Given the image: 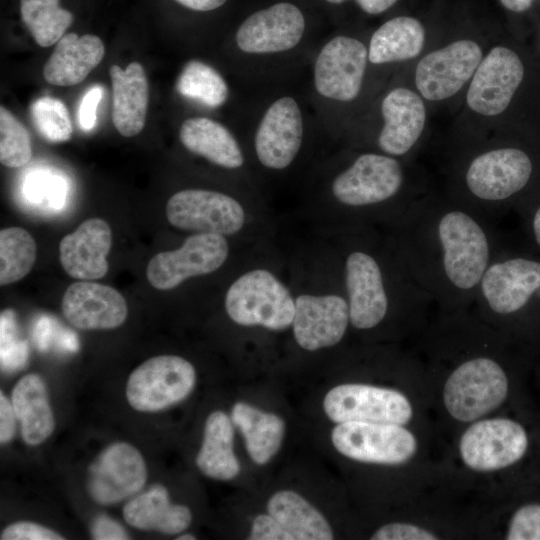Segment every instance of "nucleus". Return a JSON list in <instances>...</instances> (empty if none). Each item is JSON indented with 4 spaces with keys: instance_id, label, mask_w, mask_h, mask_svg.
<instances>
[{
    "instance_id": "f257e3e1",
    "label": "nucleus",
    "mask_w": 540,
    "mask_h": 540,
    "mask_svg": "<svg viewBox=\"0 0 540 540\" xmlns=\"http://www.w3.org/2000/svg\"><path fill=\"white\" fill-rule=\"evenodd\" d=\"M394 247L445 312L472 306L500 248L492 221L452 199L422 195L394 219Z\"/></svg>"
},
{
    "instance_id": "f03ea898",
    "label": "nucleus",
    "mask_w": 540,
    "mask_h": 540,
    "mask_svg": "<svg viewBox=\"0 0 540 540\" xmlns=\"http://www.w3.org/2000/svg\"><path fill=\"white\" fill-rule=\"evenodd\" d=\"M345 288L350 323L358 330H371L379 326L394 305L404 313L418 317L433 303L396 249L387 259L364 248L348 252L345 259Z\"/></svg>"
},
{
    "instance_id": "7ed1b4c3",
    "label": "nucleus",
    "mask_w": 540,
    "mask_h": 540,
    "mask_svg": "<svg viewBox=\"0 0 540 540\" xmlns=\"http://www.w3.org/2000/svg\"><path fill=\"white\" fill-rule=\"evenodd\" d=\"M533 163L516 147H494L474 155L452 199L493 221L530 182Z\"/></svg>"
},
{
    "instance_id": "20e7f679",
    "label": "nucleus",
    "mask_w": 540,
    "mask_h": 540,
    "mask_svg": "<svg viewBox=\"0 0 540 540\" xmlns=\"http://www.w3.org/2000/svg\"><path fill=\"white\" fill-rule=\"evenodd\" d=\"M540 299V260L500 248L485 270L474 302L493 321L507 320Z\"/></svg>"
},
{
    "instance_id": "39448f33",
    "label": "nucleus",
    "mask_w": 540,
    "mask_h": 540,
    "mask_svg": "<svg viewBox=\"0 0 540 540\" xmlns=\"http://www.w3.org/2000/svg\"><path fill=\"white\" fill-rule=\"evenodd\" d=\"M406 175L401 162L377 153L359 155L332 183L338 202L350 208H370L396 201L408 207L419 197L405 194Z\"/></svg>"
},
{
    "instance_id": "423d86ee",
    "label": "nucleus",
    "mask_w": 540,
    "mask_h": 540,
    "mask_svg": "<svg viewBox=\"0 0 540 540\" xmlns=\"http://www.w3.org/2000/svg\"><path fill=\"white\" fill-rule=\"evenodd\" d=\"M508 394V378L493 357L476 355L462 361L449 375L443 393L449 414L471 422L499 407Z\"/></svg>"
},
{
    "instance_id": "0eeeda50",
    "label": "nucleus",
    "mask_w": 540,
    "mask_h": 540,
    "mask_svg": "<svg viewBox=\"0 0 540 540\" xmlns=\"http://www.w3.org/2000/svg\"><path fill=\"white\" fill-rule=\"evenodd\" d=\"M225 308L239 325L283 330L293 322L295 301L272 273L256 269L243 274L229 287Z\"/></svg>"
},
{
    "instance_id": "6e6552de",
    "label": "nucleus",
    "mask_w": 540,
    "mask_h": 540,
    "mask_svg": "<svg viewBox=\"0 0 540 540\" xmlns=\"http://www.w3.org/2000/svg\"><path fill=\"white\" fill-rule=\"evenodd\" d=\"M196 384L194 366L175 355L147 359L130 374L125 394L139 412H158L189 396Z\"/></svg>"
},
{
    "instance_id": "1a4fd4ad",
    "label": "nucleus",
    "mask_w": 540,
    "mask_h": 540,
    "mask_svg": "<svg viewBox=\"0 0 540 540\" xmlns=\"http://www.w3.org/2000/svg\"><path fill=\"white\" fill-rule=\"evenodd\" d=\"M335 449L365 463L398 465L417 450L415 436L402 425L349 421L338 423L331 433Z\"/></svg>"
},
{
    "instance_id": "9d476101",
    "label": "nucleus",
    "mask_w": 540,
    "mask_h": 540,
    "mask_svg": "<svg viewBox=\"0 0 540 540\" xmlns=\"http://www.w3.org/2000/svg\"><path fill=\"white\" fill-rule=\"evenodd\" d=\"M323 406L335 423L362 421L404 425L413 415L411 403L401 392L366 384H341L332 388Z\"/></svg>"
},
{
    "instance_id": "9b49d317",
    "label": "nucleus",
    "mask_w": 540,
    "mask_h": 540,
    "mask_svg": "<svg viewBox=\"0 0 540 540\" xmlns=\"http://www.w3.org/2000/svg\"><path fill=\"white\" fill-rule=\"evenodd\" d=\"M228 252L223 235L196 233L180 248L154 255L147 265V280L158 290L173 289L188 278L216 271Z\"/></svg>"
},
{
    "instance_id": "f8f14e48",
    "label": "nucleus",
    "mask_w": 540,
    "mask_h": 540,
    "mask_svg": "<svg viewBox=\"0 0 540 540\" xmlns=\"http://www.w3.org/2000/svg\"><path fill=\"white\" fill-rule=\"evenodd\" d=\"M166 216L176 228L220 235L238 232L245 222V212L234 198L202 189L172 195L166 204Z\"/></svg>"
},
{
    "instance_id": "ddd939ff",
    "label": "nucleus",
    "mask_w": 540,
    "mask_h": 540,
    "mask_svg": "<svg viewBox=\"0 0 540 540\" xmlns=\"http://www.w3.org/2000/svg\"><path fill=\"white\" fill-rule=\"evenodd\" d=\"M528 447L525 429L506 418L486 419L472 424L460 440L463 462L476 471H493L519 461Z\"/></svg>"
},
{
    "instance_id": "4468645a",
    "label": "nucleus",
    "mask_w": 540,
    "mask_h": 540,
    "mask_svg": "<svg viewBox=\"0 0 540 540\" xmlns=\"http://www.w3.org/2000/svg\"><path fill=\"white\" fill-rule=\"evenodd\" d=\"M147 466L140 451L127 442L107 446L90 465L87 489L101 505H112L136 495L147 480Z\"/></svg>"
},
{
    "instance_id": "2eb2a0df",
    "label": "nucleus",
    "mask_w": 540,
    "mask_h": 540,
    "mask_svg": "<svg viewBox=\"0 0 540 540\" xmlns=\"http://www.w3.org/2000/svg\"><path fill=\"white\" fill-rule=\"evenodd\" d=\"M481 60L482 50L476 42L455 41L419 61L415 72L416 87L427 100L449 98L474 75Z\"/></svg>"
},
{
    "instance_id": "dca6fc26",
    "label": "nucleus",
    "mask_w": 540,
    "mask_h": 540,
    "mask_svg": "<svg viewBox=\"0 0 540 540\" xmlns=\"http://www.w3.org/2000/svg\"><path fill=\"white\" fill-rule=\"evenodd\" d=\"M523 77L524 66L519 56L507 47H493L472 76L466 96L469 108L484 116L502 113Z\"/></svg>"
},
{
    "instance_id": "f3484780",
    "label": "nucleus",
    "mask_w": 540,
    "mask_h": 540,
    "mask_svg": "<svg viewBox=\"0 0 540 540\" xmlns=\"http://www.w3.org/2000/svg\"><path fill=\"white\" fill-rule=\"evenodd\" d=\"M368 52L359 40L337 36L319 52L314 66L318 93L337 101H351L359 94L366 70Z\"/></svg>"
},
{
    "instance_id": "a211bd4d",
    "label": "nucleus",
    "mask_w": 540,
    "mask_h": 540,
    "mask_svg": "<svg viewBox=\"0 0 540 540\" xmlns=\"http://www.w3.org/2000/svg\"><path fill=\"white\" fill-rule=\"evenodd\" d=\"M304 29L305 19L297 6L277 3L246 18L236 32V43L250 54L283 52L299 43Z\"/></svg>"
},
{
    "instance_id": "6ab92c4d",
    "label": "nucleus",
    "mask_w": 540,
    "mask_h": 540,
    "mask_svg": "<svg viewBox=\"0 0 540 540\" xmlns=\"http://www.w3.org/2000/svg\"><path fill=\"white\" fill-rule=\"evenodd\" d=\"M350 322L347 299L340 295H300L295 299L293 331L297 343L314 351L339 343Z\"/></svg>"
},
{
    "instance_id": "aec40b11",
    "label": "nucleus",
    "mask_w": 540,
    "mask_h": 540,
    "mask_svg": "<svg viewBox=\"0 0 540 540\" xmlns=\"http://www.w3.org/2000/svg\"><path fill=\"white\" fill-rule=\"evenodd\" d=\"M303 137L300 108L292 97L274 101L266 110L255 135V150L261 164L286 168L296 157Z\"/></svg>"
},
{
    "instance_id": "412c9836",
    "label": "nucleus",
    "mask_w": 540,
    "mask_h": 540,
    "mask_svg": "<svg viewBox=\"0 0 540 540\" xmlns=\"http://www.w3.org/2000/svg\"><path fill=\"white\" fill-rule=\"evenodd\" d=\"M66 320L81 330H111L128 315L126 300L111 286L81 280L67 287L61 302Z\"/></svg>"
},
{
    "instance_id": "4be33fe9",
    "label": "nucleus",
    "mask_w": 540,
    "mask_h": 540,
    "mask_svg": "<svg viewBox=\"0 0 540 540\" xmlns=\"http://www.w3.org/2000/svg\"><path fill=\"white\" fill-rule=\"evenodd\" d=\"M112 245L109 224L100 218L83 221L59 244V259L65 272L79 280H96L108 271L107 255Z\"/></svg>"
},
{
    "instance_id": "5701e85b",
    "label": "nucleus",
    "mask_w": 540,
    "mask_h": 540,
    "mask_svg": "<svg viewBox=\"0 0 540 540\" xmlns=\"http://www.w3.org/2000/svg\"><path fill=\"white\" fill-rule=\"evenodd\" d=\"M384 126L378 136L380 149L390 156L407 154L419 140L426 120L425 106L414 91L398 87L382 100Z\"/></svg>"
},
{
    "instance_id": "b1692460",
    "label": "nucleus",
    "mask_w": 540,
    "mask_h": 540,
    "mask_svg": "<svg viewBox=\"0 0 540 540\" xmlns=\"http://www.w3.org/2000/svg\"><path fill=\"white\" fill-rule=\"evenodd\" d=\"M113 90L112 120L118 132L125 137L139 134L145 125L148 107V81L143 66L131 62L126 69L110 67Z\"/></svg>"
},
{
    "instance_id": "393cba45",
    "label": "nucleus",
    "mask_w": 540,
    "mask_h": 540,
    "mask_svg": "<svg viewBox=\"0 0 540 540\" xmlns=\"http://www.w3.org/2000/svg\"><path fill=\"white\" fill-rule=\"evenodd\" d=\"M104 54V44L96 35L79 37L73 32L63 35L44 65V78L56 86L79 84L101 62Z\"/></svg>"
},
{
    "instance_id": "a878e982",
    "label": "nucleus",
    "mask_w": 540,
    "mask_h": 540,
    "mask_svg": "<svg viewBox=\"0 0 540 540\" xmlns=\"http://www.w3.org/2000/svg\"><path fill=\"white\" fill-rule=\"evenodd\" d=\"M125 522L140 530L158 531L168 535L179 534L192 521L190 509L173 504L167 489L153 485L147 491L134 495L123 507Z\"/></svg>"
},
{
    "instance_id": "bb28decb",
    "label": "nucleus",
    "mask_w": 540,
    "mask_h": 540,
    "mask_svg": "<svg viewBox=\"0 0 540 540\" xmlns=\"http://www.w3.org/2000/svg\"><path fill=\"white\" fill-rule=\"evenodd\" d=\"M11 403L26 444L40 445L52 435L55 418L46 384L40 375L30 373L20 378L12 390Z\"/></svg>"
},
{
    "instance_id": "cd10ccee",
    "label": "nucleus",
    "mask_w": 540,
    "mask_h": 540,
    "mask_svg": "<svg viewBox=\"0 0 540 540\" xmlns=\"http://www.w3.org/2000/svg\"><path fill=\"white\" fill-rule=\"evenodd\" d=\"M182 145L190 152L229 169L244 163L241 148L232 133L221 123L206 117L186 119L179 130Z\"/></svg>"
},
{
    "instance_id": "c85d7f7f",
    "label": "nucleus",
    "mask_w": 540,
    "mask_h": 540,
    "mask_svg": "<svg viewBox=\"0 0 540 540\" xmlns=\"http://www.w3.org/2000/svg\"><path fill=\"white\" fill-rule=\"evenodd\" d=\"M233 421L222 411L212 412L206 419L203 441L196 456L198 469L216 480H231L240 472L233 450Z\"/></svg>"
},
{
    "instance_id": "c756f323",
    "label": "nucleus",
    "mask_w": 540,
    "mask_h": 540,
    "mask_svg": "<svg viewBox=\"0 0 540 540\" xmlns=\"http://www.w3.org/2000/svg\"><path fill=\"white\" fill-rule=\"evenodd\" d=\"M231 419L241 431L247 452L256 464H266L278 452L285 434V423L278 415L237 402Z\"/></svg>"
},
{
    "instance_id": "7c9ffc66",
    "label": "nucleus",
    "mask_w": 540,
    "mask_h": 540,
    "mask_svg": "<svg viewBox=\"0 0 540 540\" xmlns=\"http://www.w3.org/2000/svg\"><path fill=\"white\" fill-rule=\"evenodd\" d=\"M425 30L416 18L400 16L388 20L372 35L368 60L373 64L405 61L423 49Z\"/></svg>"
},
{
    "instance_id": "2f4dec72",
    "label": "nucleus",
    "mask_w": 540,
    "mask_h": 540,
    "mask_svg": "<svg viewBox=\"0 0 540 540\" xmlns=\"http://www.w3.org/2000/svg\"><path fill=\"white\" fill-rule=\"evenodd\" d=\"M267 510L294 540H331L332 529L324 516L296 492L282 490L268 501Z\"/></svg>"
},
{
    "instance_id": "473e14b6",
    "label": "nucleus",
    "mask_w": 540,
    "mask_h": 540,
    "mask_svg": "<svg viewBox=\"0 0 540 540\" xmlns=\"http://www.w3.org/2000/svg\"><path fill=\"white\" fill-rule=\"evenodd\" d=\"M59 3L60 0H20L22 20L41 47L58 42L73 22L72 13Z\"/></svg>"
},
{
    "instance_id": "72a5a7b5",
    "label": "nucleus",
    "mask_w": 540,
    "mask_h": 540,
    "mask_svg": "<svg viewBox=\"0 0 540 540\" xmlns=\"http://www.w3.org/2000/svg\"><path fill=\"white\" fill-rule=\"evenodd\" d=\"M36 260V243L32 235L20 227L0 231V284L8 285L24 278Z\"/></svg>"
},
{
    "instance_id": "f704fd0d",
    "label": "nucleus",
    "mask_w": 540,
    "mask_h": 540,
    "mask_svg": "<svg viewBox=\"0 0 540 540\" xmlns=\"http://www.w3.org/2000/svg\"><path fill=\"white\" fill-rule=\"evenodd\" d=\"M177 90L210 108L221 106L228 97V86L223 77L213 67L197 60L185 65L177 81Z\"/></svg>"
},
{
    "instance_id": "c9c22d12",
    "label": "nucleus",
    "mask_w": 540,
    "mask_h": 540,
    "mask_svg": "<svg viewBox=\"0 0 540 540\" xmlns=\"http://www.w3.org/2000/svg\"><path fill=\"white\" fill-rule=\"evenodd\" d=\"M30 116L37 132L51 143L66 142L73 127L65 104L54 97L36 99L30 106Z\"/></svg>"
},
{
    "instance_id": "e433bc0d",
    "label": "nucleus",
    "mask_w": 540,
    "mask_h": 540,
    "mask_svg": "<svg viewBox=\"0 0 540 540\" xmlns=\"http://www.w3.org/2000/svg\"><path fill=\"white\" fill-rule=\"evenodd\" d=\"M32 156L30 136L26 128L4 106L0 107V162L19 168Z\"/></svg>"
},
{
    "instance_id": "4c0bfd02",
    "label": "nucleus",
    "mask_w": 540,
    "mask_h": 540,
    "mask_svg": "<svg viewBox=\"0 0 540 540\" xmlns=\"http://www.w3.org/2000/svg\"><path fill=\"white\" fill-rule=\"evenodd\" d=\"M25 193L30 201L40 207L59 209L65 201L66 184L57 175L33 173L29 180L27 178Z\"/></svg>"
},
{
    "instance_id": "58836bf2",
    "label": "nucleus",
    "mask_w": 540,
    "mask_h": 540,
    "mask_svg": "<svg viewBox=\"0 0 540 540\" xmlns=\"http://www.w3.org/2000/svg\"><path fill=\"white\" fill-rule=\"evenodd\" d=\"M508 540H540V504H527L513 515Z\"/></svg>"
},
{
    "instance_id": "ea45409f",
    "label": "nucleus",
    "mask_w": 540,
    "mask_h": 540,
    "mask_svg": "<svg viewBox=\"0 0 540 540\" xmlns=\"http://www.w3.org/2000/svg\"><path fill=\"white\" fill-rule=\"evenodd\" d=\"M1 540H63L56 531L30 521L14 522L3 529Z\"/></svg>"
},
{
    "instance_id": "a19ab883",
    "label": "nucleus",
    "mask_w": 540,
    "mask_h": 540,
    "mask_svg": "<svg viewBox=\"0 0 540 540\" xmlns=\"http://www.w3.org/2000/svg\"><path fill=\"white\" fill-rule=\"evenodd\" d=\"M372 540H435L437 537L419 526L408 523H390L380 527Z\"/></svg>"
},
{
    "instance_id": "79ce46f5",
    "label": "nucleus",
    "mask_w": 540,
    "mask_h": 540,
    "mask_svg": "<svg viewBox=\"0 0 540 540\" xmlns=\"http://www.w3.org/2000/svg\"><path fill=\"white\" fill-rule=\"evenodd\" d=\"M250 540H294V537L270 514L258 515L252 524Z\"/></svg>"
},
{
    "instance_id": "37998d69",
    "label": "nucleus",
    "mask_w": 540,
    "mask_h": 540,
    "mask_svg": "<svg viewBox=\"0 0 540 540\" xmlns=\"http://www.w3.org/2000/svg\"><path fill=\"white\" fill-rule=\"evenodd\" d=\"M102 94L103 88L100 85H94L83 96L78 111L79 126L82 130L90 131L94 128L97 119V107Z\"/></svg>"
},
{
    "instance_id": "c03bdc74",
    "label": "nucleus",
    "mask_w": 540,
    "mask_h": 540,
    "mask_svg": "<svg viewBox=\"0 0 540 540\" xmlns=\"http://www.w3.org/2000/svg\"><path fill=\"white\" fill-rule=\"evenodd\" d=\"M91 535L96 540H124L130 538L122 525L106 515H99L93 520Z\"/></svg>"
},
{
    "instance_id": "a18cd8bd",
    "label": "nucleus",
    "mask_w": 540,
    "mask_h": 540,
    "mask_svg": "<svg viewBox=\"0 0 540 540\" xmlns=\"http://www.w3.org/2000/svg\"><path fill=\"white\" fill-rule=\"evenodd\" d=\"M16 414L12 403L0 392V442L6 444L12 440L16 430Z\"/></svg>"
},
{
    "instance_id": "49530a36",
    "label": "nucleus",
    "mask_w": 540,
    "mask_h": 540,
    "mask_svg": "<svg viewBox=\"0 0 540 540\" xmlns=\"http://www.w3.org/2000/svg\"><path fill=\"white\" fill-rule=\"evenodd\" d=\"M397 0H356L359 7L368 14H379L396 3Z\"/></svg>"
},
{
    "instance_id": "de8ad7c7",
    "label": "nucleus",
    "mask_w": 540,
    "mask_h": 540,
    "mask_svg": "<svg viewBox=\"0 0 540 540\" xmlns=\"http://www.w3.org/2000/svg\"><path fill=\"white\" fill-rule=\"evenodd\" d=\"M179 4L196 11H210L222 6L227 0H175Z\"/></svg>"
},
{
    "instance_id": "09e8293b",
    "label": "nucleus",
    "mask_w": 540,
    "mask_h": 540,
    "mask_svg": "<svg viewBox=\"0 0 540 540\" xmlns=\"http://www.w3.org/2000/svg\"><path fill=\"white\" fill-rule=\"evenodd\" d=\"M530 229L533 240L540 249V204L534 209L530 217Z\"/></svg>"
},
{
    "instance_id": "8fccbe9b",
    "label": "nucleus",
    "mask_w": 540,
    "mask_h": 540,
    "mask_svg": "<svg viewBox=\"0 0 540 540\" xmlns=\"http://www.w3.org/2000/svg\"><path fill=\"white\" fill-rule=\"evenodd\" d=\"M502 5L513 12H523L529 9L533 0H500Z\"/></svg>"
},
{
    "instance_id": "3c124183",
    "label": "nucleus",
    "mask_w": 540,
    "mask_h": 540,
    "mask_svg": "<svg viewBox=\"0 0 540 540\" xmlns=\"http://www.w3.org/2000/svg\"><path fill=\"white\" fill-rule=\"evenodd\" d=\"M177 540H194L196 537L192 534H182L176 538Z\"/></svg>"
},
{
    "instance_id": "603ef678",
    "label": "nucleus",
    "mask_w": 540,
    "mask_h": 540,
    "mask_svg": "<svg viewBox=\"0 0 540 540\" xmlns=\"http://www.w3.org/2000/svg\"><path fill=\"white\" fill-rule=\"evenodd\" d=\"M326 1H328L330 3H334V4H340V3H342V2H344L346 0H326Z\"/></svg>"
}]
</instances>
